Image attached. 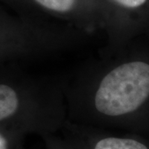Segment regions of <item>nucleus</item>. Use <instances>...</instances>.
<instances>
[{
    "instance_id": "1",
    "label": "nucleus",
    "mask_w": 149,
    "mask_h": 149,
    "mask_svg": "<svg viewBox=\"0 0 149 149\" xmlns=\"http://www.w3.org/2000/svg\"><path fill=\"white\" fill-rule=\"evenodd\" d=\"M68 122L149 133V48L133 41L61 80Z\"/></svg>"
},
{
    "instance_id": "2",
    "label": "nucleus",
    "mask_w": 149,
    "mask_h": 149,
    "mask_svg": "<svg viewBox=\"0 0 149 149\" xmlns=\"http://www.w3.org/2000/svg\"><path fill=\"white\" fill-rule=\"evenodd\" d=\"M53 15L73 22L74 27L89 34L104 30L106 38L113 28L111 13L103 0H33Z\"/></svg>"
},
{
    "instance_id": "3",
    "label": "nucleus",
    "mask_w": 149,
    "mask_h": 149,
    "mask_svg": "<svg viewBox=\"0 0 149 149\" xmlns=\"http://www.w3.org/2000/svg\"><path fill=\"white\" fill-rule=\"evenodd\" d=\"M62 134L84 149H149L139 134L108 130L66 122Z\"/></svg>"
},
{
    "instance_id": "4",
    "label": "nucleus",
    "mask_w": 149,
    "mask_h": 149,
    "mask_svg": "<svg viewBox=\"0 0 149 149\" xmlns=\"http://www.w3.org/2000/svg\"><path fill=\"white\" fill-rule=\"evenodd\" d=\"M22 99L18 91L6 84H0V122L13 118L21 111Z\"/></svg>"
},
{
    "instance_id": "5",
    "label": "nucleus",
    "mask_w": 149,
    "mask_h": 149,
    "mask_svg": "<svg viewBox=\"0 0 149 149\" xmlns=\"http://www.w3.org/2000/svg\"><path fill=\"white\" fill-rule=\"evenodd\" d=\"M46 149H84L74 140L65 136H59L57 133L46 136Z\"/></svg>"
},
{
    "instance_id": "6",
    "label": "nucleus",
    "mask_w": 149,
    "mask_h": 149,
    "mask_svg": "<svg viewBox=\"0 0 149 149\" xmlns=\"http://www.w3.org/2000/svg\"><path fill=\"white\" fill-rule=\"evenodd\" d=\"M9 141L3 133H0V149H9Z\"/></svg>"
}]
</instances>
